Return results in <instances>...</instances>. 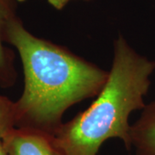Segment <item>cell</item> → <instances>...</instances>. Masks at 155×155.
<instances>
[{"label":"cell","instance_id":"obj_1","mask_svg":"<svg viewBox=\"0 0 155 155\" xmlns=\"http://www.w3.org/2000/svg\"><path fill=\"white\" fill-rule=\"evenodd\" d=\"M5 41L17 51L24 78L22 95L15 101L16 127L54 136L66 111L97 97L109 77V71L35 36L18 16L7 25Z\"/></svg>","mask_w":155,"mask_h":155},{"label":"cell","instance_id":"obj_2","mask_svg":"<svg viewBox=\"0 0 155 155\" xmlns=\"http://www.w3.org/2000/svg\"><path fill=\"white\" fill-rule=\"evenodd\" d=\"M155 61L134 49L122 35L113 43L109 77L85 110L63 122L54 135L63 155H97L106 140L119 139L131 150L129 117L146 105Z\"/></svg>","mask_w":155,"mask_h":155},{"label":"cell","instance_id":"obj_3","mask_svg":"<svg viewBox=\"0 0 155 155\" xmlns=\"http://www.w3.org/2000/svg\"><path fill=\"white\" fill-rule=\"evenodd\" d=\"M2 141L8 155H63L53 135L34 129L15 127Z\"/></svg>","mask_w":155,"mask_h":155},{"label":"cell","instance_id":"obj_4","mask_svg":"<svg viewBox=\"0 0 155 155\" xmlns=\"http://www.w3.org/2000/svg\"><path fill=\"white\" fill-rule=\"evenodd\" d=\"M18 0H0V87H12L17 78L14 51L6 46L5 31L8 23L17 17Z\"/></svg>","mask_w":155,"mask_h":155},{"label":"cell","instance_id":"obj_5","mask_svg":"<svg viewBox=\"0 0 155 155\" xmlns=\"http://www.w3.org/2000/svg\"><path fill=\"white\" fill-rule=\"evenodd\" d=\"M130 142L134 155H155V97L131 124Z\"/></svg>","mask_w":155,"mask_h":155},{"label":"cell","instance_id":"obj_6","mask_svg":"<svg viewBox=\"0 0 155 155\" xmlns=\"http://www.w3.org/2000/svg\"><path fill=\"white\" fill-rule=\"evenodd\" d=\"M16 127L15 102L0 95V139Z\"/></svg>","mask_w":155,"mask_h":155},{"label":"cell","instance_id":"obj_7","mask_svg":"<svg viewBox=\"0 0 155 155\" xmlns=\"http://www.w3.org/2000/svg\"><path fill=\"white\" fill-rule=\"evenodd\" d=\"M72 1H74V0H48L50 5L57 11L63 10ZM84 1H89V0H84Z\"/></svg>","mask_w":155,"mask_h":155},{"label":"cell","instance_id":"obj_8","mask_svg":"<svg viewBox=\"0 0 155 155\" xmlns=\"http://www.w3.org/2000/svg\"><path fill=\"white\" fill-rule=\"evenodd\" d=\"M0 155H8L6 153L5 149V147L3 144V141H2V139H0Z\"/></svg>","mask_w":155,"mask_h":155},{"label":"cell","instance_id":"obj_9","mask_svg":"<svg viewBox=\"0 0 155 155\" xmlns=\"http://www.w3.org/2000/svg\"><path fill=\"white\" fill-rule=\"evenodd\" d=\"M19 1V3H21V2H24L25 0H18Z\"/></svg>","mask_w":155,"mask_h":155}]
</instances>
